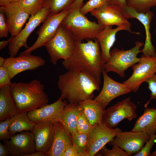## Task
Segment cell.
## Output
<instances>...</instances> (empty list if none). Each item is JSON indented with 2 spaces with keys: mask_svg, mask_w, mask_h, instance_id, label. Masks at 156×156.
<instances>
[{
  "mask_svg": "<svg viewBox=\"0 0 156 156\" xmlns=\"http://www.w3.org/2000/svg\"><path fill=\"white\" fill-rule=\"evenodd\" d=\"M86 42H76L73 53L63 64L67 70L85 72L95 79L100 84L104 62L100 45L96 39Z\"/></svg>",
  "mask_w": 156,
  "mask_h": 156,
  "instance_id": "obj_1",
  "label": "cell"
},
{
  "mask_svg": "<svg viewBox=\"0 0 156 156\" xmlns=\"http://www.w3.org/2000/svg\"><path fill=\"white\" fill-rule=\"evenodd\" d=\"M60 75L57 86L60 98L68 103H78L92 99L94 92L99 91L100 84L89 74L82 71L68 70Z\"/></svg>",
  "mask_w": 156,
  "mask_h": 156,
  "instance_id": "obj_2",
  "label": "cell"
},
{
  "mask_svg": "<svg viewBox=\"0 0 156 156\" xmlns=\"http://www.w3.org/2000/svg\"><path fill=\"white\" fill-rule=\"evenodd\" d=\"M11 92L18 112L28 113L48 103L43 85L35 79L29 83H11Z\"/></svg>",
  "mask_w": 156,
  "mask_h": 156,
  "instance_id": "obj_3",
  "label": "cell"
},
{
  "mask_svg": "<svg viewBox=\"0 0 156 156\" xmlns=\"http://www.w3.org/2000/svg\"><path fill=\"white\" fill-rule=\"evenodd\" d=\"M61 24L69 30L76 41L94 40L105 27L95 21H92L82 14L79 9L72 10Z\"/></svg>",
  "mask_w": 156,
  "mask_h": 156,
  "instance_id": "obj_4",
  "label": "cell"
},
{
  "mask_svg": "<svg viewBox=\"0 0 156 156\" xmlns=\"http://www.w3.org/2000/svg\"><path fill=\"white\" fill-rule=\"evenodd\" d=\"M76 42L71 32L61 24L54 36L44 46L51 62L55 65L59 60L69 58L73 53Z\"/></svg>",
  "mask_w": 156,
  "mask_h": 156,
  "instance_id": "obj_5",
  "label": "cell"
},
{
  "mask_svg": "<svg viewBox=\"0 0 156 156\" xmlns=\"http://www.w3.org/2000/svg\"><path fill=\"white\" fill-rule=\"evenodd\" d=\"M135 44L134 47L129 50L114 48L110 51V58L105 64L104 70L106 72H114L123 77L125 76V71L140 60L137 55L140 53V48L144 46V43L137 41Z\"/></svg>",
  "mask_w": 156,
  "mask_h": 156,
  "instance_id": "obj_6",
  "label": "cell"
},
{
  "mask_svg": "<svg viewBox=\"0 0 156 156\" xmlns=\"http://www.w3.org/2000/svg\"><path fill=\"white\" fill-rule=\"evenodd\" d=\"M50 14L49 10L44 7L36 14L31 16L24 28L15 36H11L9 44L8 54L11 57H15L20 49L28 46L27 39L31 33L40 24L43 23Z\"/></svg>",
  "mask_w": 156,
  "mask_h": 156,
  "instance_id": "obj_7",
  "label": "cell"
},
{
  "mask_svg": "<svg viewBox=\"0 0 156 156\" xmlns=\"http://www.w3.org/2000/svg\"><path fill=\"white\" fill-rule=\"evenodd\" d=\"M71 11L68 8L57 14H50L36 31L38 37L36 42L20 54L31 53L32 51L44 46L54 36L63 20Z\"/></svg>",
  "mask_w": 156,
  "mask_h": 156,
  "instance_id": "obj_8",
  "label": "cell"
},
{
  "mask_svg": "<svg viewBox=\"0 0 156 156\" xmlns=\"http://www.w3.org/2000/svg\"><path fill=\"white\" fill-rule=\"evenodd\" d=\"M136 105L128 97L104 109L102 122L109 127L115 128L125 119L131 121L136 118Z\"/></svg>",
  "mask_w": 156,
  "mask_h": 156,
  "instance_id": "obj_9",
  "label": "cell"
},
{
  "mask_svg": "<svg viewBox=\"0 0 156 156\" xmlns=\"http://www.w3.org/2000/svg\"><path fill=\"white\" fill-rule=\"evenodd\" d=\"M121 131L120 128H110L102 122L92 126L88 133L86 156L95 155Z\"/></svg>",
  "mask_w": 156,
  "mask_h": 156,
  "instance_id": "obj_10",
  "label": "cell"
},
{
  "mask_svg": "<svg viewBox=\"0 0 156 156\" xmlns=\"http://www.w3.org/2000/svg\"><path fill=\"white\" fill-rule=\"evenodd\" d=\"M131 67L133 70L132 75L123 83L135 92L142 83L156 73V56L142 54L140 61Z\"/></svg>",
  "mask_w": 156,
  "mask_h": 156,
  "instance_id": "obj_11",
  "label": "cell"
},
{
  "mask_svg": "<svg viewBox=\"0 0 156 156\" xmlns=\"http://www.w3.org/2000/svg\"><path fill=\"white\" fill-rule=\"evenodd\" d=\"M150 137L146 133L141 131L132 130L121 131L108 144L119 146L127 153L128 156H131L139 152Z\"/></svg>",
  "mask_w": 156,
  "mask_h": 156,
  "instance_id": "obj_12",
  "label": "cell"
},
{
  "mask_svg": "<svg viewBox=\"0 0 156 156\" xmlns=\"http://www.w3.org/2000/svg\"><path fill=\"white\" fill-rule=\"evenodd\" d=\"M45 61L40 56L31 53L20 54L18 56L5 59L3 66L7 69L11 79L17 74L27 70H33L44 66Z\"/></svg>",
  "mask_w": 156,
  "mask_h": 156,
  "instance_id": "obj_13",
  "label": "cell"
},
{
  "mask_svg": "<svg viewBox=\"0 0 156 156\" xmlns=\"http://www.w3.org/2000/svg\"><path fill=\"white\" fill-rule=\"evenodd\" d=\"M90 13L97 19V23L105 27L131 25L125 16L122 8L110 4L96 8Z\"/></svg>",
  "mask_w": 156,
  "mask_h": 156,
  "instance_id": "obj_14",
  "label": "cell"
},
{
  "mask_svg": "<svg viewBox=\"0 0 156 156\" xmlns=\"http://www.w3.org/2000/svg\"><path fill=\"white\" fill-rule=\"evenodd\" d=\"M3 142L10 156H28L36 152L34 136L31 131H24L15 134Z\"/></svg>",
  "mask_w": 156,
  "mask_h": 156,
  "instance_id": "obj_15",
  "label": "cell"
},
{
  "mask_svg": "<svg viewBox=\"0 0 156 156\" xmlns=\"http://www.w3.org/2000/svg\"><path fill=\"white\" fill-rule=\"evenodd\" d=\"M103 82L102 89L94 100L99 102L105 109L109 103L115 98L132 92L123 83L114 80L104 70L102 73Z\"/></svg>",
  "mask_w": 156,
  "mask_h": 156,
  "instance_id": "obj_16",
  "label": "cell"
},
{
  "mask_svg": "<svg viewBox=\"0 0 156 156\" xmlns=\"http://www.w3.org/2000/svg\"><path fill=\"white\" fill-rule=\"evenodd\" d=\"M68 103L66 100H63L60 97L52 104H47L28 112L27 115L31 120L35 124L44 122L58 120Z\"/></svg>",
  "mask_w": 156,
  "mask_h": 156,
  "instance_id": "obj_17",
  "label": "cell"
},
{
  "mask_svg": "<svg viewBox=\"0 0 156 156\" xmlns=\"http://www.w3.org/2000/svg\"><path fill=\"white\" fill-rule=\"evenodd\" d=\"M122 9L124 15L127 19L136 18L140 21L144 27L146 39L143 49L140 50V53L147 56H156L155 47L151 42L150 32L151 24L153 17V13L151 11L146 13L138 12L127 6Z\"/></svg>",
  "mask_w": 156,
  "mask_h": 156,
  "instance_id": "obj_18",
  "label": "cell"
},
{
  "mask_svg": "<svg viewBox=\"0 0 156 156\" xmlns=\"http://www.w3.org/2000/svg\"><path fill=\"white\" fill-rule=\"evenodd\" d=\"M0 8L6 16V22L11 36L16 35L22 29L30 15L21 8L18 2H10L5 6H1Z\"/></svg>",
  "mask_w": 156,
  "mask_h": 156,
  "instance_id": "obj_19",
  "label": "cell"
},
{
  "mask_svg": "<svg viewBox=\"0 0 156 156\" xmlns=\"http://www.w3.org/2000/svg\"><path fill=\"white\" fill-rule=\"evenodd\" d=\"M34 138L36 151L47 154L51 147L54 138V121H48L36 124L31 131Z\"/></svg>",
  "mask_w": 156,
  "mask_h": 156,
  "instance_id": "obj_20",
  "label": "cell"
},
{
  "mask_svg": "<svg viewBox=\"0 0 156 156\" xmlns=\"http://www.w3.org/2000/svg\"><path fill=\"white\" fill-rule=\"evenodd\" d=\"M131 25H121L113 29L112 26L105 27L99 33L96 39L100 45L103 61L107 62L110 58V50L116 41V35L118 31L126 30L130 32L139 34L131 29Z\"/></svg>",
  "mask_w": 156,
  "mask_h": 156,
  "instance_id": "obj_21",
  "label": "cell"
},
{
  "mask_svg": "<svg viewBox=\"0 0 156 156\" xmlns=\"http://www.w3.org/2000/svg\"><path fill=\"white\" fill-rule=\"evenodd\" d=\"M54 133L53 143L47 156H62L64 151L73 144L72 135L58 120L54 121Z\"/></svg>",
  "mask_w": 156,
  "mask_h": 156,
  "instance_id": "obj_22",
  "label": "cell"
},
{
  "mask_svg": "<svg viewBox=\"0 0 156 156\" xmlns=\"http://www.w3.org/2000/svg\"><path fill=\"white\" fill-rule=\"evenodd\" d=\"M132 131H141L150 136L156 133V109L145 107L137 119Z\"/></svg>",
  "mask_w": 156,
  "mask_h": 156,
  "instance_id": "obj_23",
  "label": "cell"
},
{
  "mask_svg": "<svg viewBox=\"0 0 156 156\" xmlns=\"http://www.w3.org/2000/svg\"><path fill=\"white\" fill-rule=\"evenodd\" d=\"M82 111V109L79 104L68 103L58 120L65 126L72 136L77 132V120Z\"/></svg>",
  "mask_w": 156,
  "mask_h": 156,
  "instance_id": "obj_24",
  "label": "cell"
},
{
  "mask_svg": "<svg viewBox=\"0 0 156 156\" xmlns=\"http://www.w3.org/2000/svg\"><path fill=\"white\" fill-rule=\"evenodd\" d=\"M18 112L10 85L0 88V121L11 118Z\"/></svg>",
  "mask_w": 156,
  "mask_h": 156,
  "instance_id": "obj_25",
  "label": "cell"
},
{
  "mask_svg": "<svg viewBox=\"0 0 156 156\" xmlns=\"http://www.w3.org/2000/svg\"><path fill=\"white\" fill-rule=\"evenodd\" d=\"M79 104L92 126L102 122L104 109L99 102L91 99Z\"/></svg>",
  "mask_w": 156,
  "mask_h": 156,
  "instance_id": "obj_26",
  "label": "cell"
},
{
  "mask_svg": "<svg viewBox=\"0 0 156 156\" xmlns=\"http://www.w3.org/2000/svg\"><path fill=\"white\" fill-rule=\"evenodd\" d=\"M35 125L29 119L27 113L18 112L11 118L9 130L12 136L17 133L31 131Z\"/></svg>",
  "mask_w": 156,
  "mask_h": 156,
  "instance_id": "obj_27",
  "label": "cell"
},
{
  "mask_svg": "<svg viewBox=\"0 0 156 156\" xmlns=\"http://www.w3.org/2000/svg\"><path fill=\"white\" fill-rule=\"evenodd\" d=\"M75 0H43L44 7L48 8L50 14H55L68 8Z\"/></svg>",
  "mask_w": 156,
  "mask_h": 156,
  "instance_id": "obj_28",
  "label": "cell"
},
{
  "mask_svg": "<svg viewBox=\"0 0 156 156\" xmlns=\"http://www.w3.org/2000/svg\"><path fill=\"white\" fill-rule=\"evenodd\" d=\"M18 2L21 8L31 16L36 14L44 7L43 0H20Z\"/></svg>",
  "mask_w": 156,
  "mask_h": 156,
  "instance_id": "obj_29",
  "label": "cell"
},
{
  "mask_svg": "<svg viewBox=\"0 0 156 156\" xmlns=\"http://www.w3.org/2000/svg\"><path fill=\"white\" fill-rule=\"evenodd\" d=\"M126 6L138 12L146 13L156 6V0H127Z\"/></svg>",
  "mask_w": 156,
  "mask_h": 156,
  "instance_id": "obj_30",
  "label": "cell"
},
{
  "mask_svg": "<svg viewBox=\"0 0 156 156\" xmlns=\"http://www.w3.org/2000/svg\"><path fill=\"white\" fill-rule=\"evenodd\" d=\"M88 133L77 132L72 136L73 144L77 150L79 156H86L88 144Z\"/></svg>",
  "mask_w": 156,
  "mask_h": 156,
  "instance_id": "obj_31",
  "label": "cell"
},
{
  "mask_svg": "<svg viewBox=\"0 0 156 156\" xmlns=\"http://www.w3.org/2000/svg\"><path fill=\"white\" fill-rule=\"evenodd\" d=\"M109 4V0H89L79 9V10L82 14L85 15L96 8Z\"/></svg>",
  "mask_w": 156,
  "mask_h": 156,
  "instance_id": "obj_32",
  "label": "cell"
},
{
  "mask_svg": "<svg viewBox=\"0 0 156 156\" xmlns=\"http://www.w3.org/2000/svg\"><path fill=\"white\" fill-rule=\"evenodd\" d=\"M92 126L82 110L77 120V132L80 133H88Z\"/></svg>",
  "mask_w": 156,
  "mask_h": 156,
  "instance_id": "obj_33",
  "label": "cell"
},
{
  "mask_svg": "<svg viewBox=\"0 0 156 156\" xmlns=\"http://www.w3.org/2000/svg\"><path fill=\"white\" fill-rule=\"evenodd\" d=\"M100 151L102 156H128L127 153L123 149L116 145L112 146L111 149L104 146Z\"/></svg>",
  "mask_w": 156,
  "mask_h": 156,
  "instance_id": "obj_34",
  "label": "cell"
},
{
  "mask_svg": "<svg viewBox=\"0 0 156 156\" xmlns=\"http://www.w3.org/2000/svg\"><path fill=\"white\" fill-rule=\"evenodd\" d=\"M156 141V134L151 136L150 139L146 142L141 150L134 155V156H148L151 153V150Z\"/></svg>",
  "mask_w": 156,
  "mask_h": 156,
  "instance_id": "obj_35",
  "label": "cell"
},
{
  "mask_svg": "<svg viewBox=\"0 0 156 156\" xmlns=\"http://www.w3.org/2000/svg\"><path fill=\"white\" fill-rule=\"evenodd\" d=\"M11 118L0 121V139L3 141L10 139L11 135L9 128L10 122Z\"/></svg>",
  "mask_w": 156,
  "mask_h": 156,
  "instance_id": "obj_36",
  "label": "cell"
},
{
  "mask_svg": "<svg viewBox=\"0 0 156 156\" xmlns=\"http://www.w3.org/2000/svg\"><path fill=\"white\" fill-rule=\"evenodd\" d=\"M145 82L148 84V88L151 92L150 100L144 105L147 106L151 100L156 99V74L147 79Z\"/></svg>",
  "mask_w": 156,
  "mask_h": 156,
  "instance_id": "obj_37",
  "label": "cell"
},
{
  "mask_svg": "<svg viewBox=\"0 0 156 156\" xmlns=\"http://www.w3.org/2000/svg\"><path fill=\"white\" fill-rule=\"evenodd\" d=\"M5 14L0 8V38L8 37L9 32L8 25L5 19Z\"/></svg>",
  "mask_w": 156,
  "mask_h": 156,
  "instance_id": "obj_38",
  "label": "cell"
},
{
  "mask_svg": "<svg viewBox=\"0 0 156 156\" xmlns=\"http://www.w3.org/2000/svg\"><path fill=\"white\" fill-rule=\"evenodd\" d=\"M11 79L6 68L4 66L0 67V88L10 85Z\"/></svg>",
  "mask_w": 156,
  "mask_h": 156,
  "instance_id": "obj_39",
  "label": "cell"
},
{
  "mask_svg": "<svg viewBox=\"0 0 156 156\" xmlns=\"http://www.w3.org/2000/svg\"><path fill=\"white\" fill-rule=\"evenodd\" d=\"M62 156H79L78 151L73 144L67 147Z\"/></svg>",
  "mask_w": 156,
  "mask_h": 156,
  "instance_id": "obj_40",
  "label": "cell"
},
{
  "mask_svg": "<svg viewBox=\"0 0 156 156\" xmlns=\"http://www.w3.org/2000/svg\"><path fill=\"white\" fill-rule=\"evenodd\" d=\"M109 4L121 8L126 6L127 0H109Z\"/></svg>",
  "mask_w": 156,
  "mask_h": 156,
  "instance_id": "obj_41",
  "label": "cell"
},
{
  "mask_svg": "<svg viewBox=\"0 0 156 156\" xmlns=\"http://www.w3.org/2000/svg\"><path fill=\"white\" fill-rule=\"evenodd\" d=\"M84 0H75L68 8L70 10L80 9L83 5Z\"/></svg>",
  "mask_w": 156,
  "mask_h": 156,
  "instance_id": "obj_42",
  "label": "cell"
},
{
  "mask_svg": "<svg viewBox=\"0 0 156 156\" xmlns=\"http://www.w3.org/2000/svg\"><path fill=\"white\" fill-rule=\"evenodd\" d=\"M10 155L9 151L6 146L0 142V156Z\"/></svg>",
  "mask_w": 156,
  "mask_h": 156,
  "instance_id": "obj_43",
  "label": "cell"
},
{
  "mask_svg": "<svg viewBox=\"0 0 156 156\" xmlns=\"http://www.w3.org/2000/svg\"><path fill=\"white\" fill-rule=\"evenodd\" d=\"M10 40L9 38L7 40H3L0 42V50L4 48L7 45L9 44Z\"/></svg>",
  "mask_w": 156,
  "mask_h": 156,
  "instance_id": "obj_44",
  "label": "cell"
},
{
  "mask_svg": "<svg viewBox=\"0 0 156 156\" xmlns=\"http://www.w3.org/2000/svg\"><path fill=\"white\" fill-rule=\"evenodd\" d=\"M28 156H47V154L42 151H37L30 154Z\"/></svg>",
  "mask_w": 156,
  "mask_h": 156,
  "instance_id": "obj_45",
  "label": "cell"
},
{
  "mask_svg": "<svg viewBox=\"0 0 156 156\" xmlns=\"http://www.w3.org/2000/svg\"><path fill=\"white\" fill-rule=\"evenodd\" d=\"M10 3V0H0V5L1 6H5Z\"/></svg>",
  "mask_w": 156,
  "mask_h": 156,
  "instance_id": "obj_46",
  "label": "cell"
},
{
  "mask_svg": "<svg viewBox=\"0 0 156 156\" xmlns=\"http://www.w3.org/2000/svg\"><path fill=\"white\" fill-rule=\"evenodd\" d=\"M5 59L2 57H0V67L3 66L5 63Z\"/></svg>",
  "mask_w": 156,
  "mask_h": 156,
  "instance_id": "obj_47",
  "label": "cell"
},
{
  "mask_svg": "<svg viewBox=\"0 0 156 156\" xmlns=\"http://www.w3.org/2000/svg\"><path fill=\"white\" fill-rule=\"evenodd\" d=\"M150 155L152 156H156V150L153 153H151Z\"/></svg>",
  "mask_w": 156,
  "mask_h": 156,
  "instance_id": "obj_48",
  "label": "cell"
},
{
  "mask_svg": "<svg viewBox=\"0 0 156 156\" xmlns=\"http://www.w3.org/2000/svg\"><path fill=\"white\" fill-rule=\"evenodd\" d=\"M20 0H10V2H18Z\"/></svg>",
  "mask_w": 156,
  "mask_h": 156,
  "instance_id": "obj_49",
  "label": "cell"
},
{
  "mask_svg": "<svg viewBox=\"0 0 156 156\" xmlns=\"http://www.w3.org/2000/svg\"><path fill=\"white\" fill-rule=\"evenodd\" d=\"M155 35H156V28L155 29Z\"/></svg>",
  "mask_w": 156,
  "mask_h": 156,
  "instance_id": "obj_50",
  "label": "cell"
}]
</instances>
